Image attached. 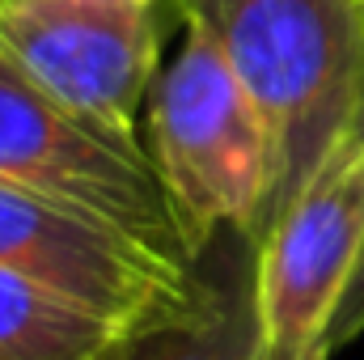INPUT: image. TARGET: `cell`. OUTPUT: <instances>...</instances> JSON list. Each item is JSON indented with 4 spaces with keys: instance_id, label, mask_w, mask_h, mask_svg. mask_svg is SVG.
Listing matches in <instances>:
<instances>
[{
    "instance_id": "9c48e42d",
    "label": "cell",
    "mask_w": 364,
    "mask_h": 360,
    "mask_svg": "<svg viewBox=\"0 0 364 360\" xmlns=\"http://www.w3.org/2000/svg\"><path fill=\"white\" fill-rule=\"evenodd\" d=\"M360 335H364V250H360L356 271H352V284H348V292H343V301H339V309H335V322H331V331H326V348L339 352L343 344H352V339H360Z\"/></svg>"
},
{
    "instance_id": "ba28073f",
    "label": "cell",
    "mask_w": 364,
    "mask_h": 360,
    "mask_svg": "<svg viewBox=\"0 0 364 360\" xmlns=\"http://www.w3.org/2000/svg\"><path fill=\"white\" fill-rule=\"evenodd\" d=\"M140 339L0 268V360H127Z\"/></svg>"
},
{
    "instance_id": "277c9868",
    "label": "cell",
    "mask_w": 364,
    "mask_h": 360,
    "mask_svg": "<svg viewBox=\"0 0 364 360\" xmlns=\"http://www.w3.org/2000/svg\"><path fill=\"white\" fill-rule=\"evenodd\" d=\"M0 179L191 259L149 149L97 132L0 51Z\"/></svg>"
},
{
    "instance_id": "8fae6325",
    "label": "cell",
    "mask_w": 364,
    "mask_h": 360,
    "mask_svg": "<svg viewBox=\"0 0 364 360\" xmlns=\"http://www.w3.org/2000/svg\"><path fill=\"white\" fill-rule=\"evenodd\" d=\"M356 136L364 140V106H360V119H356Z\"/></svg>"
},
{
    "instance_id": "7c38bea8",
    "label": "cell",
    "mask_w": 364,
    "mask_h": 360,
    "mask_svg": "<svg viewBox=\"0 0 364 360\" xmlns=\"http://www.w3.org/2000/svg\"><path fill=\"white\" fill-rule=\"evenodd\" d=\"M144 4H157V0H144Z\"/></svg>"
},
{
    "instance_id": "8992f818",
    "label": "cell",
    "mask_w": 364,
    "mask_h": 360,
    "mask_svg": "<svg viewBox=\"0 0 364 360\" xmlns=\"http://www.w3.org/2000/svg\"><path fill=\"white\" fill-rule=\"evenodd\" d=\"M364 250V140L352 132L259 242L263 344H326Z\"/></svg>"
},
{
    "instance_id": "5b68a950",
    "label": "cell",
    "mask_w": 364,
    "mask_h": 360,
    "mask_svg": "<svg viewBox=\"0 0 364 360\" xmlns=\"http://www.w3.org/2000/svg\"><path fill=\"white\" fill-rule=\"evenodd\" d=\"M0 51L110 140L149 149L140 115L157 81V4L0 0Z\"/></svg>"
},
{
    "instance_id": "4fadbf2b",
    "label": "cell",
    "mask_w": 364,
    "mask_h": 360,
    "mask_svg": "<svg viewBox=\"0 0 364 360\" xmlns=\"http://www.w3.org/2000/svg\"><path fill=\"white\" fill-rule=\"evenodd\" d=\"M360 4H364V0H360Z\"/></svg>"
},
{
    "instance_id": "30bf717a",
    "label": "cell",
    "mask_w": 364,
    "mask_h": 360,
    "mask_svg": "<svg viewBox=\"0 0 364 360\" xmlns=\"http://www.w3.org/2000/svg\"><path fill=\"white\" fill-rule=\"evenodd\" d=\"M255 360H331V348H326V344H305V348H275V344H263Z\"/></svg>"
},
{
    "instance_id": "7a4b0ae2",
    "label": "cell",
    "mask_w": 364,
    "mask_h": 360,
    "mask_svg": "<svg viewBox=\"0 0 364 360\" xmlns=\"http://www.w3.org/2000/svg\"><path fill=\"white\" fill-rule=\"evenodd\" d=\"M182 43L149 93V157L166 182L186 255L237 229L263 242L275 195L272 132L216 34L182 9Z\"/></svg>"
},
{
    "instance_id": "3957f363",
    "label": "cell",
    "mask_w": 364,
    "mask_h": 360,
    "mask_svg": "<svg viewBox=\"0 0 364 360\" xmlns=\"http://www.w3.org/2000/svg\"><path fill=\"white\" fill-rule=\"evenodd\" d=\"M0 268L144 339L195 297V259L0 179Z\"/></svg>"
},
{
    "instance_id": "6da1fadb",
    "label": "cell",
    "mask_w": 364,
    "mask_h": 360,
    "mask_svg": "<svg viewBox=\"0 0 364 360\" xmlns=\"http://www.w3.org/2000/svg\"><path fill=\"white\" fill-rule=\"evenodd\" d=\"M216 34L275 144L272 221L356 132L364 106L360 0H178ZM267 221V229H272Z\"/></svg>"
},
{
    "instance_id": "52a82bcc",
    "label": "cell",
    "mask_w": 364,
    "mask_h": 360,
    "mask_svg": "<svg viewBox=\"0 0 364 360\" xmlns=\"http://www.w3.org/2000/svg\"><path fill=\"white\" fill-rule=\"evenodd\" d=\"M259 242L225 229L195 255V297L178 318L144 335L127 360H255L263 348L259 322Z\"/></svg>"
}]
</instances>
